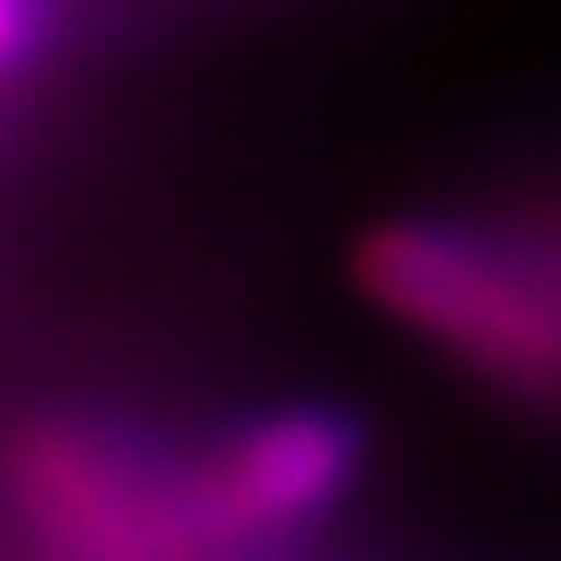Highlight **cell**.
I'll return each mask as SVG.
<instances>
[{
    "mask_svg": "<svg viewBox=\"0 0 561 561\" xmlns=\"http://www.w3.org/2000/svg\"><path fill=\"white\" fill-rule=\"evenodd\" d=\"M7 503L20 529L72 561L203 556L196 463L105 412L33 419L7 450Z\"/></svg>",
    "mask_w": 561,
    "mask_h": 561,
    "instance_id": "cell-2",
    "label": "cell"
},
{
    "mask_svg": "<svg viewBox=\"0 0 561 561\" xmlns=\"http://www.w3.org/2000/svg\"><path fill=\"white\" fill-rule=\"evenodd\" d=\"M359 294L516 405H561V229L392 216L359 236Z\"/></svg>",
    "mask_w": 561,
    "mask_h": 561,
    "instance_id": "cell-1",
    "label": "cell"
},
{
    "mask_svg": "<svg viewBox=\"0 0 561 561\" xmlns=\"http://www.w3.org/2000/svg\"><path fill=\"white\" fill-rule=\"evenodd\" d=\"M59 26L53 0H0V85H13L20 72H33V59L46 53Z\"/></svg>",
    "mask_w": 561,
    "mask_h": 561,
    "instance_id": "cell-4",
    "label": "cell"
},
{
    "mask_svg": "<svg viewBox=\"0 0 561 561\" xmlns=\"http://www.w3.org/2000/svg\"><path fill=\"white\" fill-rule=\"evenodd\" d=\"M196 463V516L209 549H262L320 529L366 470L359 424L333 405H275L236 424Z\"/></svg>",
    "mask_w": 561,
    "mask_h": 561,
    "instance_id": "cell-3",
    "label": "cell"
}]
</instances>
